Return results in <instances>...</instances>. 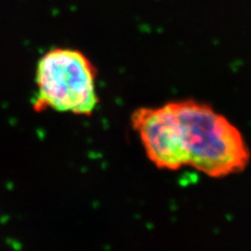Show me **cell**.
<instances>
[{
  "label": "cell",
  "mask_w": 251,
  "mask_h": 251,
  "mask_svg": "<svg viewBox=\"0 0 251 251\" xmlns=\"http://www.w3.org/2000/svg\"><path fill=\"white\" fill-rule=\"evenodd\" d=\"M181 132L186 166L209 177H225L244 170L249 148L241 131L209 105L193 100L171 101Z\"/></svg>",
  "instance_id": "cell-1"
},
{
  "label": "cell",
  "mask_w": 251,
  "mask_h": 251,
  "mask_svg": "<svg viewBox=\"0 0 251 251\" xmlns=\"http://www.w3.org/2000/svg\"><path fill=\"white\" fill-rule=\"evenodd\" d=\"M98 72L86 54L70 47H56L39 59L33 109L90 116L99 105Z\"/></svg>",
  "instance_id": "cell-2"
},
{
  "label": "cell",
  "mask_w": 251,
  "mask_h": 251,
  "mask_svg": "<svg viewBox=\"0 0 251 251\" xmlns=\"http://www.w3.org/2000/svg\"><path fill=\"white\" fill-rule=\"evenodd\" d=\"M148 158L157 168L176 171L186 166V153L177 117L170 103L136 109L131 116Z\"/></svg>",
  "instance_id": "cell-3"
}]
</instances>
